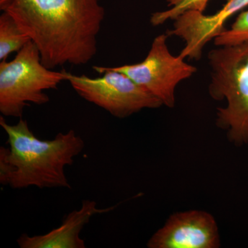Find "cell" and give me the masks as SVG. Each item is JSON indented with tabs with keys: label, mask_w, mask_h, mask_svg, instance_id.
<instances>
[{
	"label": "cell",
	"mask_w": 248,
	"mask_h": 248,
	"mask_svg": "<svg viewBox=\"0 0 248 248\" xmlns=\"http://www.w3.org/2000/svg\"><path fill=\"white\" fill-rule=\"evenodd\" d=\"M40 51L46 67L87 64L105 17L101 0H7L0 6Z\"/></svg>",
	"instance_id": "obj_1"
},
{
	"label": "cell",
	"mask_w": 248,
	"mask_h": 248,
	"mask_svg": "<svg viewBox=\"0 0 248 248\" xmlns=\"http://www.w3.org/2000/svg\"><path fill=\"white\" fill-rule=\"evenodd\" d=\"M0 125L8 137L9 147H0V183L14 189L66 187L71 185L65 168L84 150L82 138L73 130L58 133L52 140H42L20 118L10 125L2 116Z\"/></svg>",
	"instance_id": "obj_2"
},
{
	"label": "cell",
	"mask_w": 248,
	"mask_h": 248,
	"mask_svg": "<svg viewBox=\"0 0 248 248\" xmlns=\"http://www.w3.org/2000/svg\"><path fill=\"white\" fill-rule=\"evenodd\" d=\"M210 81L208 93L217 102L216 125L226 131L236 146L248 143V40L237 45L217 46L209 52Z\"/></svg>",
	"instance_id": "obj_3"
},
{
	"label": "cell",
	"mask_w": 248,
	"mask_h": 248,
	"mask_svg": "<svg viewBox=\"0 0 248 248\" xmlns=\"http://www.w3.org/2000/svg\"><path fill=\"white\" fill-rule=\"evenodd\" d=\"M63 81H66V70L46 67L38 48L30 41L14 60L0 62V112L22 118L24 108L47 104L50 99L45 91L58 89Z\"/></svg>",
	"instance_id": "obj_4"
},
{
	"label": "cell",
	"mask_w": 248,
	"mask_h": 248,
	"mask_svg": "<svg viewBox=\"0 0 248 248\" xmlns=\"http://www.w3.org/2000/svg\"><path fill=\"white\" fill-rule=\"evenodd\" d=\"M99 78L76 76L66 71V79L80 97L102 108L111 115L124 119L144 109L162 107L158 98L129 77L108 67L93 66Z\"/></svg>",
	"instance_id": "obj_5"
},
{
	"label": "cell",
	"mask_w": 248,
	"mask_h": 248,
	"mask_svg": "<svg viewBox=\"0 0 248 248\" xmlns=\"http://www.w3.org/2000/svg\"><path fill=\"white\" fill-rule=\"evenodd\" d=\"M168 37L166 33L156 36L146 58L140 63L108 68L126 75L158 98L165 107L172 108L175 107L178 84L195 74L197 68L170 53Z\"/></svg>",
	"instance_id": "obj_6"
},
{
	"label": "cell",
	"mask_w": 248,
	"mask_h": 248,
	"mask_svg": "<svg viewBox=\"0 0 248 248\" xmlns=\"http://www.w3.org/2000/svg\"><path fill=\"white\" fill-rule=\"evenodd\" d=\"M146 246L148 248H218L221 240L213 215L193 210L172 214Z\"/></svg>",
	"instance_id": "obj_7"
},
{
	"label": "cell",
	"mask_w": 248,
	"mask_h": 248,
	"mask_svg": "<svg viewBox=\"0 0 248 248\" xmlns=\"http://www.w3.org/2000/svg\"><path fill=\"white\" fill-rule=\"evenodd\" d=\"M247 6L248 0H227L226 4L211 16L198 11H186L173 20L172 28L166 34L184 41L181 58L200 60L205 45L226 30L227 21Z\"/></svg>",
	"instance_id": "obj_8"
},
{
	"label": "cell",
	"mask_w": 248,
	"mask_h": 248,
	"mask_svg": "<svg viewBox=\"0 0 248 248\" xmlns=\"http://www.w3.org/2000/svg\"><path fill=\"white\" fill-rule=\"evenodd\" d=\"M117 205L99 208L94 201H83L81 208L68 214L58 228L45 234H23L17 240V244L21 248H85L84 241L80 238L85 225L94 215L108 213Z\"/></svg>",
	"instance_id": "obj_9"
},
{
	"label": "cell",
	"mask_w": 248,
	"mask_h": 248,
	"mask_svg": "<svg viewBox=\"0 0 248 248\" xmlns=\"http://www.w3.org/2000/svg\"><path fill=\"white\" fill-rule=\"evenodd\" d=\"M14 17L6 11L0 16V60H6L13 53H18L30 42Z\"/></svg>",
	"instance_id": "obj_10"
},
{
	"label": "cell",
	"mask_w": 248,
	"mask_h": 248,
	"mask_svg": "<svg viewBox=\"0 0 248 248\" xmlns=\"http://www.w3.org/2000/svg\"><path fill=\"white\" fill-rule=\"evenodd\" d=\"M210 0H166L169 9L152 14L151 23L154 27L162 25L187 11L203 12Z\"/></svg>",
	"instance_id": "obj_11"
},
{
	"label": "cell",
	"mask_w": 248,
	"mask_h": 248,
	"mask_svg": "<svg viewBox=\"0 0 248 248\" xmlns=\"http://www.w3.org/2000/svg\"><path fill=\"white\" fill-rule=\"evenodd\" d=\"M248 40V10L241 12L229 29L214 40L216 46L237 45Z\"/></svg>",
	"instance_id": "obj_12"
}]
</instances>
